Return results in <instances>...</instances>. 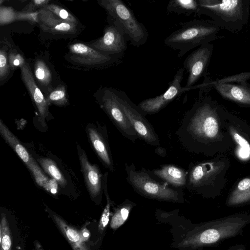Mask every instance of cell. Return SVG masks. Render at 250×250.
Segmentation results:
<instances>
[{
	"instance_id": "16",
	"label": "cell",
	"mask_w": 250,
	"mask_h": 250,
	"mask_svg": "<svg viewBox=\"0 0 250 250\" xmlns=\"http://www.w3.org/2000/svg\"><path fill=\"white\" fill-rule=\"evenodd\" d=\"M21 78L39 113V121L45 126V119L48 113V104L34 78L29 63L27 62L21 68Z\"/></svg>"
},
{
	"instance_id": "24",
	"label": "cell",
	"mask_w": 250,
	"mask_h": 250,
	"mask_svg": "<svg viewBox=\"0 0 250 250\" xmlns=\"http://www.w3.org/2000/svg\"><path fill=\"white\" fill-rule=\"evenodd\" d=\"M34 75L37 81L42 87H49L51 85L52 75L49 67L42 59H37L34 67Z\"/></svg>"
},
{
	"instance_id": "25",
	"label": "cell",
	"mask_w": 250,
	"mask_h": 250,
	"mask_svg": "<svg viewBox=\"0 0 250 250\" xmlns=\"http://www.w3.org/2000/svg\"><path fill=\"white\" fill-rule=\"evenodd\" d=\"M38 161L43 169L60 186L64 187L66 185V179L53 161L49 158H39Z\"/></svg>"
},
{
	"instance_id": "3",
	"label": "cell",
	"mask_w": 250,
	"mask_h": 250,
	"mask_svg": "<svg viewBox=\"0 0 250 250\" xmlns=\"http://www.w3.org/2000/svg\"><path fill=\"white\" fill-rule=\"evenodd\" d=\"M199 15L208 16L221 29L239 32L247 25L250 0H198Z\"/></svg>"
},
{
	"instance_id": "36",
	"label": "cell",
	"mask_w": 250,
	"mask_h": 250,
	"mask_svg": "<svg viewBox=\"0 0 250 250\" xmlns=\"http://www.w3.org/2000/svg\"><path fill=\"white\" fill-rule=\"evenodd\" d=\"M155 152L158 155L161 157H165L166 155V149L164 148L160 147V146H157L155 149Z\"/></svg>"
},
{
	"instance_id": "6",
	"label": "cell",
	"mask_w": 250,
	"mask_h": 250,
	"mask_svg": "<svg viewBox=\"0 0 250 250\" xmlns=\"http://www.w3.org/2000/svg\"><path fill=\"white\" fill-rule=\"evenodd\" d=\"M242 217H232L207 224L204 229L184 242L186 246L199 247L215 243L234 235L246 224Z\"/></svg>"
},
{
	"instance_id": "21",
	"label": "cell",
	"mask_w": 250,
	"mask_h": 250,
	"mask_svg": "<svg viewBox=\"0 0 250 250\" xmlns=\"http://www.w3.org/2000/svg\"><path fill=\"white\" fill-rule=\"evenodd\" d=\"M51 215L53 220L73 250H90L83 241L79 230L68 225L56 213H52Z\"/></svg>"
},
{
	"instance_id": "37",
	"label": "cell",
	"mask_w": 250,
	"mask_h": 250,
	"mask_svg": "<svg viewBox=\"0 0 250 250\" xmlns=\"http://www.w3.org/2000/svg\"><path fill=\"white\" fill-rule=\"evenodd\" d=\"M36 248L37 250H44L40 244L37 242L36 243Z\"/></svg>"
},
{
	"instance_id": "10",
	"label": "cell",
	"mask_w": 250,
	"mask_h": 250,
	"mask_svg": "<svg viewBox=\"0 0 250 250\" xmlns=\"http://www.w3.org/2000/svg\"><path fill=\"white\" fill-rule=\"evenodd\" d=\"M213 45L211 43L204 44L188 55L183 62V68L188 73L186 88L192 90L197 88L194 84L205 76L213 53Z\"/></svg>"
},
{
	"instance_id": "29",
	"label": "cell",
	"mask_w": 250,
	"mask_h": 250,
	"mask_svg": "<svg viewBox=\"0 0 250 250\" xmlns=\"http://www.w3.org/2000/svg\"><path fill=\"white\" fill-rule=\"evenodd\" d=\"M44 8L64 21L78 25L79 21L76 18L66 9L58 4L49 3Z\"/></svg>"
},
{
	"instance_id": "1",
	"label": "cell",
	"mask_w": 250,
	"mask_h": 250,
	"mask_svg": "<svg viewBox=\"0 0 250 250\" xmlns=\"http://www.w3.org/2000/svg\"><path fill=\"white\" fill-rule=\"evenodd\" d=\"M209 96L200 94L176 132L182 146L192 151L196 144L214 140L219 133L217 109Z\"/></svg>"
},
{
	"instance_id": "22",
	"label": "cell",
	"mask_w": 250,
	"mask_h": 250,
	"mask_svg": "<svg viewBox=\"0 0 250 250\" xmlns=\"http://www.w3.org/2000/svg\"><path fill=\"white\" fill-rule=\"evenodd\" d=\"M167 11L168 13L183 14L189 16L193 14L199 15L198 0H171L169 1Z\"/></svg>"
},
{
	"instance_id": "23",
	"label": "cell",
	"mask_w": 250,
	"mask_h": 250,
	"mask_svg": "<svg viewBox=\"0 0 250 250\" xmlns=\"http://www.w3.org/2000/svg\"><path fill=\"white\" fill-rule=\"evenodd\" d=\"M250 200V178L241 180L232 192L228 203L236 205Z\"/></svg>"
},
{
	"instance_id": "19",
	"label": "cell",
	"mask_w": 250,
	"mask_h": 250,
	"mask_svg": "<svg viewBox=\"0 0 250 250\" xmlns=\"http://www.w3.org/2000/svg\"><path fill=\"white\" fill-rule=\"evenodd\" d=\"M87 132L92 146L98 157L105 167L113 172V161L106 133L104 134L96 127L91 126L87 127Z\"/></svg>"
},
{
	"instance_id": "11",
	"label": "cell",
	"mask_w": 250,
	"mask_h": 250,
	"mask_svg": "<svg viewBox=\"0 0 250 250\" xmlns=\"http://www.w3.org/2000/svg\"><path fill=\"white\" fill-rule=\"evenodd\" d=\"M184 73L183 67L177 70L173 79L169 82L168 88L164 93L141 102L138 106L143 112L147 114L157 113L185 92L192 90L191 88L182 86L181 83L184 78Z\"/></svg>"
},
{
	"instance_id": "33",
	"label": "cell",
	"mask_w": 250,
	"mask_h": 250,
	"mask_svg": "<svg viewBox=\"0 0 250 250\" xmlns=\"http://www.w3.org/2000/svg\"><path fill=\"white\" fill-rule=\"evenodd\" d=\"M50 2L49 0H33L30 1L22 10L26 13H34L44 8Z\"/></svg>"
},
{
	"instance_id": "18",
	"label": "cell",
	"mask_w": 250,
	"mask_h": 250,
	"mask_svg": "<svg viewBox=\"0 0 250 250\" xmlns=\"http://www.w3.org/2000/svg\"><path fill=\"white\" fill-rule=\"evenodd\" d=\"M78 156L86 187L92 197H97L102 193L103 180L98 166L92 164L88 160L85 152L77 146Z\"/></svg>"
},
{
	"instance_id": "9",
	"label": "cell",
	"mask_w": 250,
	"mask_h": 250,
	"mask_svg": "<svg viewBox=\"0 0 250 250\" xmlns=\"http://www.w3.org/2000/svg\"><path fill=\"white\" fill-rule=\"evenodd\" d=\"M68 48L69 59L78 65L105 68L122 62V57L104 54L82 42L72 43Z\"/></svg>"
},
{
	"instance_id": "32",
	"label": "cell",
	"mask_w": 250,
	"mask_h": 250,
	"mask_svg": "<svg viewBox=\"0 0 250 250\" xmlns=\"http://www.w3.org/2000/svg\"><path fill=\"white\" fill-rule=\"evenodd\" d=\"M8 57L10 68L13 69L21 68L26 63L23 56L15 50H10Z\"/></svg>"
},
{
	"instance_id": "2",
	"label": "cell",
	"mask_w": 250,
	"mask_h": 250,
	"mask_svg": "<svg viewBox=\"0 0 250 250\" xmlns=\"http://www.w3.org/2000/svg\"><path fill=\"white\" fill-rule=\"evenodd\" d=\"M221 28L211 20L194 19L185 22L166 37L164 43L178 50V57L191 49L223 37Z\"/></svg>"
},
{
	"instance_id": "26",
	"label": "cell",
	"mask_w": 250,
	"mask_h": 250,
	"mask_svg": "<svg viewBox=\"0 0 250 250\" xmlns=\"http://www.w3.org/2000/svg\"><path fill=\"white\" fill-rule=\"evenodd\" d=\"M45 99L48 105L50 104L59 106L66 105L68 103V98L65 86L60 85L54 89H51L47 93Z\"/></svg>"
},
{
	"instance_id": "15",
	"label": "cell",
	"mask_w": 250,
	"mask_h": 250,
	"mask_svg": "<svg viewBox=\"0 0 250 250\" xmlns=\"http://www.w3.org/2000/svg\"><path fill=\"white\" fill-rule=\"evenodd\" d=\"M0 132L6 142L26 165L32 174L36 183L40 186L45 187L48 182L47 176L25 147L1 120L0 121Z\"/></svg>"
},
{
	"instance_id": "34",
	"label": "cell",
	"mask_w": 250,
	"mask_h": 250,
	"mask_svg": "<svg viewBox=\"0 0 250 250\" xmlns=\"http://www.w3.org/2000/svg\"><path fill=\"white\" fill-rule=\"evenodd\" d=\"M249 79H250V71L225 77L221 79L217 80V81L221 82H247V80Z\"/></svg>"
},
{
	"instance_id": "7",
	"label": "cell",
	"mask_w": 250,
	"mask_h": 250,
	"mask_svg": "<svg viewBox=\"0 0 250 250\" xmlns=\"http://www.w3.org/2000/svg\"><path fill=\"white\" fill-rule=\"evenodd\" d=\"M119 104L125 115L131 124L139 138L152 146H160V140L155 131L144 113L135 105L126 94L115 89Z\"/></svg>"
},
{
	"instance_id": "30",
	"label": "cell",
	"mask_w": 250,
	"mask_h": 250,
	"mask_svg": "<svg viewBox=\"0 0 250 250\" xmlns=\"http://www.w3.org/2000/svg\"><path fill=\"white\" fill-rule=\"evenodd\" d=\"M8 55L5 47L0 50V82L2 83L7 78L10 72V66Z\"/></svg>"
},
{
	"instance_id": "14",
	"label": "cell",
	"mask_w": 250,
	"mask_h": 250,
	"mask_svg": "<svg viewBox=\"0 0 250 250\" xmlns=\"http://www.w3.org/2000/svg\"><path fill=\"white\" fill-rule=\"evenodd\" d=\"M214 88L224 98L237 103L250 105V84L247 82H221L211 81L205 77L204 83L200 84V89L207 90Z\"/></svg>"
},
{
	"instance_id": "5",
	"label": "cell",
	"mask_w": 250,
	"mask_h": 250,
	"mask_svg": "<svg viewBox=\"0 0 250 250\" xmlns=\"http://www.w3.org/2000/svg\"><path fill=\"white\" fill-rule=\"evenodd\" d=\"M99 4L110 19L124 32L127 40L138 47L145 44L148 34L144 25L139 21L131 10L121 0H99Z\"/></svg>"
},
{
	"instance_id": "31",
	"label": "cell",
	"mask_w": 250,
	"mask_h": 250,
	"mask_svg": "<svg viewBox=\"0 0 250 250\" xmlns=\"http://www.w3.org/2000/svg\"><path fill=\"white\" fill-rule=\"evenodd\" d=\"M17 12L12 8L0 7V25H4L17 21Z\"/></svg>"
},
{
	"instance_id": "28",
	"label": "cell",
	"mask_w": 250,
	"mask_h": 250,
	"mask_svg": "<svg viewBox=\"0 0 250 250\" xmlns=\"http://www.w3.org/2000/svg\"><path fill=\"white\" fill-rule=\"evenodd\" d=\"M132 206L131 203L127 202L117 208L110 222V227L112 229H118L125 223L128 217Z\"/></svg>"
},
{
	"instance_id": "8",
	"label": "cell",
	"mask_w": 250,
	"mask_h": 250,
	"mask_svg": "<svg viewBox=\"0 0 250 250\" xmlns=\"http://www.w3.org/2000/svg\"><path fill=\"white\" fill-rule=\"evenodd\" d=\"M96 98L101 107L122 135L132 142L139 138L119 104L115 89L103 87L98 91Z\"/></svg>"
},
{
	"instance_id": "17",
	"label": "cell",
	"mask_w": 250,
	"mask_h": 250,
	"mask_svg": "<svg viewBox=\"0 0 250 250\" xmlns=\"http://www.w3.org/2000/svg\"><path fill=\"white\" fill-rule=\"evenodd\" d=\"M44 32L54 35H74L78 32V25L64 21L49 10L43 8L38 11V22Z\"/></svg>"
},
{
	"instance_id": "12",
	"label": "cell",
	"mask_w": 250,
	"mask_h": 250,
	"mask_svg": "<svg viewBox=\"0 0 250 250\" xmlns=\"http://www.w3.org/2000/svg\"><path fill=\"white\" fill-rule=\"evenodd\" d=\"M126 40L122 29L110 19L103 36L87 45L104 54L123 58L127 48Z\"/></svg>"
},
{
	"instance_id": "35",
	"label": "cell",
	"mask_w": 250,
	"mask_h": 250,
	"mask_svg": "<svg viewBox=\"0 0 250 250\" xmlns=\"http://www.w3.org/2000/svg\"><path fill=\"white\" fill-rule=\"evenodd\" d=\"M80 232L81 238L84 242L89 239L90 237V232L86 228H83Z\"/></svg>"
},
{
	"instance_id": "20",
	"label": "cell",
	"mask_w": 250,
	"mask_h": 250,
	"mask_svg": "<svg viewBox=\"0 0 250 250\" xmlns=\"http://www.w3.org/2000/svg\"><path fill=\"white\" fill-rule=\"evenodd\" d=\"M162 181L174 188L186 187L188 171L173 165H163L160 168L149 171Z\"/></svg>"
},
{
	"instance_id": "13",
	"label": "cell",
	"mask_w": 250,
	"mask_h": 250,
	"mask_svg": "<svg viewBox=\"0 0 250 250\" xmlns=\"http://www.w3.org/2000/svg\"><path fill=\"white\" fill-rule=\"evenodd\" d=\"M223 167V163L215 162L201 163L190 167L188 171L186 188L197 191L212 184Z\"/></svg>"
},
{
	"instance_id": "4",
	"label": "cell",
	"mask_w": 250,
	"mask_h": 250,
	"mask_svg": "<svg viewBox=\"0 0 250 250\" xmlns=\"http://www.w3.org/2000/svg\"><path fill=\"white\" fill-rule=\"evenodd\" d=\"M126 179L134 191L145 197L159 200L181 202L183 200L181 189H175L166 183L156 181L149 174L148 170L142 167L137 170L134 165L125 164Z\"/></svg>"
},
{
	"instance_id": "27",
	"label": "cell",
	"mask_w": 250,
	"mask_h": 250,
	"mask_svg": "<svg viewBox=\"0 0 250 250\" xmlns=\"http://www.w3.org/2000/svg\"><path fill=\"white\" fill-rule=\"evenodd\" d=\"M11 234L8 222L1 213L0 222V250H12Z\"/></svg>"
}]
</instances>
